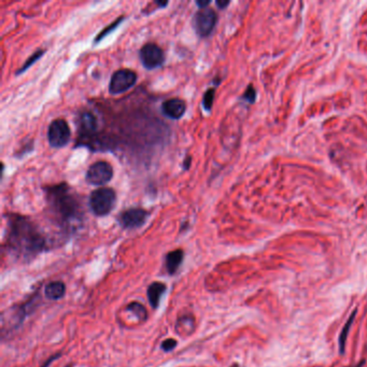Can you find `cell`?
<instances>
[{
  "label": "cell",
  "instance_id": "6da1fadb",
  "mask_svg": "<svg viewBox=\"0 0 367 367\" xmlns=\"http://www.w3.org/2000/svg\"><path fill=\"white\" fill-rule=\"evenodd\" d=\"M7 218V248L22 261H31L47 250V239L33 221L21 214L10 213Z\"/></svg>",
  "mask_w": 367,
  "mask_h": 367
},
{
  "label": "cell",
  "instance_id": "7a4b0ae2",
  "mask_svg": "<svg viewBox=\"0 0 367 367\" xmlns=\"http://www.w3.org/2000/svg\"><path fill=\"white\" fill-rule=\"evenodd\" d=\"M50 211L56 222L67 233L77 231L83 222V211L79 200L62 182L44 188Z\"/></svg>",
  "mask_w": 367,
  "mask_h": 367
},
{
  "label": "cell",
  "instance_id": "3957f363",
  "mask_svg": "<svg viewBox=\"0 0 367 367\" xmlns=\"http://www.w3.org/2000/svg\"><path fill=\"white\" fill-rule=\"evenodd\" d=\"M117 202V194L110 187L95 189L88 197V207L96 217H106L112 211Z\"/></svg>",
  "mask_w": 367,
  "mask_h": 367
},
{
  "label": "cell",
  "instance_id": "277c9868",
  "mask_svg": "<svg viewBox=\"0 0 367 367\" xmlns=\"http://www.w3.org/2000/svg\"><path fill=\"white\" fill-rule=\"evenodd\" d=\"M218 23V14L211 8L199 9L193 17V28L196 35L200 38H207L212 34Z\"/></svg>",
  "mask_w": 367,
  "mask_h": 367
},
{
  "label": "cell",
  "instance_id": "5b68a950",
  "mask_svg": "<svg viewBox=\"0 0 367 367\" xmlns=\"http://www.w3.org/2000/svg\"><path fill=\"white\" fill-rule=\"evenodd\" d=\"M71 130L68 123L62 119H56L51 122L48 128V140L54 149L64 148L70 141Z\"/></svg>",
  "mask_w": 367,
  "mask_h": 367
},
{
  "label": "cell",
  "instance_id": "8992f818",
  "mask_svg": "<svg viewBox=\"0 0 367 367\" xmlns=\"http://www.w3.org/2000/svg\"><path fill=\"white\" fill-rule=\"evenodd\" d=\"M137 73L134 70L127 68L119 69L111 75L109 82L110 95H120L127 92L137 83Z\"/></svg>",
  "mask_w": 367,
  "mask_h": 367
},
{
  "label": "cell",
  "instance_id": "52a82bcc",
  "mask_svg": "<svg viewBox=\"0 0 367 367\" xmlns=\"http://www.w3.org/2000/svg\"><path fill=\"white\" fill-rule=\"evenodd\" d=\"M113 178V167L108 162L99 161L88 167L85 180L91 185L103 186L109 183Z\"/></svg>",
  "mask_w": 367,
  "mask_h": 367
},
{
  "label": "cell",
  "instance_id": "ba28073f",
  "mask_svg": "<svg viewBox=\"0 0 367 367\" xmlns=\"http://www.w3.org/2000/svg\"><path fill=\"white\" fill-rule=\"evenodd\" d=\"M139 59L142 66L148 70L160 68L165 62V54L156 43H147L139 51Z\"/></svg>",
  "mask_w": 367,
  "mask_h": 367
},
{
  "label": "cell",
  "instance_id": "9c48e42d",
  "mask_svg": "<svg viewBox=\"0 0 367 367\" xmlns=\"http://www.w3.org/2000/svg\"><path fill=\"white\" fill-rule=\"evenodd\" d=\"M149 218V212L142 208H129L119 214L118 221L125 230H136L142 227Z\"/></svg>",
  "mask_w": 367,
  "mask_h": 367
},
{
  "label": "cell",
  "instance_id": "30bf717a",
  "mask_svg": "<svg viewBox=\"0 0 367 367\" xmlns=\"http://www.w3.org/2000/svg\"><path fill=\"white\" fill-rule=\"evenodd\" d=\"M161 110L163 115L170 120H180L186 111V104L181 98H170L162 104Z\"/></svg>",
  "mask_w": 367,
  "mask_h": 367
},
{
  "label": "cell",
  "instance_id": "8fae6325",
  "mask_svg": "<svg viewBox=\"0 0 367 367\" xmlns=\"http://www.w3.org/2000/svg\"><path fill=\"white\" fill-rule=\"evenodd\" d=\"M97 121L91 112L82 113L79 120V131L81 137H90L96 134Z\"/></svg>",
  "mask_w": 367,
  "mask_h": 367
},
{
  "label": "cell",
  "instance_id": "7c38bea8",
  "mask_svg": "<svg viewBox=\"0 0 367 367\" xmlns=\"http://www.w3.org/2000/svg\"><path fill=\"white\" fill-rule=\"evenodd\" d=\"M184 257V253L181 249H177L167 253L165 257V267L169 275H175L180 268Z\"/></svg>",
  "mask_w": 367,
  "mask_h": 367
},
{
  "label": "cell",
  "instance_id": "4fadbf2b",
  "mask_svg": "<svg viewBox=\"0 0 367 367\" xmlns=\"http://www.w3.org/2000/svg\"><path fill=\"white\" fill-rule=\"evenodd\" d=\"M165 291H166V286L163 282L156 281V282L150 284L148 291H147V294H148L149 303L152 308L156 309L160 306L162 295L165 293Z\"/></svg>",
  "mask_w": 367,
  "mask_h": 367
},
{
  "label": "cell",
  "instance_id": "5bb4252c",
  "mask_svg": "<svg viewBox=\"0 0 367 367\" xmlns=\"http://www.w3.org/2000/svg\"><path fill=\"white\" fill-rule=\"evenodd\" d=\"M66 294V286L62 281H52L44 287V296L48 300L59 301Z\"/></svg>",
  "mask_w": 367,
  "mask_h": 367
},
{
  "label": "cell",
  "instance_id": "9a60e30c",
  "mask_svg": "<svg viewBox=\"0 0 367 367\" xmlns=\"http://www.w3.org/2000/svg\"><path fill=\"white\" fill-rule=\"evenodd\" d=\"M357 313H358V309H354L353 312L350 314L349 319L347 320L346 324L344 325L343 330H341V332L339 334L338 349H339V354H341V356H344L345 352H346V343H347V339H348V335H349V332L351 330L353 322H354V320H356Z\"/></svg>",
  "mask_w": 367,
  "mask_h": 367
},
{
  "label": "cell",
  "instance_id": "2e32d148",
  "mask_svg": "<svg viewBox=\"0 0 367 367\" xmlns=\"http://www.w3.org/2000/svg\"><path fill=\"white\" fill-rule=\"evenodd\" d=\"M124 20H125V17H124V16H119V17L117 18V20H115V21H113L112 23H110V24L108 25V26H106V27H105L103 30H101L100 33L96 36V38H95V39H94V43H95V44H98L100 41H103L107 36L110 35V34L112 33V31H115V30L120 26V25H121V24L123 23V21H124Z\"/></svg>",
  "mask_w": 367,
  "mask_h": 367
},
{
  "label": "cell",
  "instance_id": "e0dca14e",
  "mask_svg": "<svg viewBox=\"0 0 367 367\" xmlns=\"http://www.w3.org/2000/svg\"><path fill=\"white\" fill-rule=\"evenodd\" d=\"M44 53H46V50H38V51H36V52H34L26 60V61L24 62L23 66L20 69H17L15 74L16 75H20V74L24 73L26 70H28V68H30L31 66H33L35 64V62H37L38 61H39L42 58V56L44 55Z\"/></svg>",
  "mask_w": 367,
  "mask_h": 367
},
{
  "label": "cell",
  "instance_id": "ac0fdd59",
  "mask_svg": "<svg viewBox=\"0 0 367 367\" xmlns=\"http://www.w3.org/2000/svg\"><path fill=\"white\" fill-rule=\"evenodd\" d=\"M126 309H127L128 311L134 313L136 315V317L138 318V320L140 321V322H144L145 320L148 319V311H147V309H145V307L142 305V304H140V303L132 302V303L129 304V305H127Z\"/></svg>",
  "mask_w": 367,
  "mask_h": 367
},
{
  "label": "cell",
  "instance_id": "d6986e66",
  "mask_svg": "<svg viewBox=\"0 0 367 367\" xmlns=\"http://www.w3.org/2000/svg\"><path fill=\"white\" fill-rule=\"evenodd\" d=\"M214 95H216V90H214V88H208L205 92L204 96H202V107H204V109L208 112H210L212 109Z\"/></svg>",
  "mask_w": 367,
  "mask_h": 367
},
{
  "label": "cell",
  "instance_id": "ffe728a7",
  "mask_svg": "<svg viewBox=\"0 0 367 367\" xmlns=\"http://www.w3.org/2000/svg\"><path fill=\"white\" fill-rule=\"evenodd\" d=\"M177 345H178L177 340H175L173 338H168L166 340H164L163 343L161 344V349L163 351H165V352H170V351H173L175 349Z\"/></svg>",
  "mask_w": 367,
  "mask_h": 367
},
{
  "label": "cell",
  "instance_id": "44dd1931",
  "mask_svg": "<svg viewBox=\"0 0 367 367\" xmlns=\"http://www.w3.org/2000/svg\"><path fill=\"white\" fill-rule=\"evenodd\" d=\"M255 97H256L255 90L252 87V85H249V87L246 88V91L245 92L243 98L248 101V103L252 104V103H254V101H255Z\"/></svg>",
  "mask_w": 367,
  "mask_h": 367
},
{
  "label": "cell",
  "instance_id": "7402d4cb",
  "mask_svg": "<svg viewBox=\"0 0 367 367\" xmlns=\"http://www.w3.org/2000/svg\"><path fill=\"white\" fill-rule=\"evenodd\" d=\"M191 164H192V156H185V159L182 162V168L183 170H188L191 168Z\"/></svg>",
  "mask_w": 367,
  "mask_h": 367
},
{
  "label": "cell",
  "instance_id": "603a6c76",
  "mask_svg": "<svg viewBox=\"0 0 367 367\" xmlns=\"http://www.w3.org/2000/svg\"><path fill=\"white\" fill-rule=\"evenodd\" d=\"M61 356V353H56V354H54V356H52V357H51L48 361H47V362L46 363H44V364H42L41 365V367H49L50 366V364L51 363H53L54 362V361H56V360H58L60 357Z\"/></svg>",
  "mask_w": 367,
  "mask_h": 367
},
{
  "label": "cell",
  "instance_id": "cb8c5ba5",
  "mask_svg": "<svg viewBox=\"0 0 367 367\" xmlns=\"http://www.w3.org/2000/svg\"><path fill=\"white\" fill-rule=\"evenodd\" d=\"M210 3H211L210 0H204V1H202V0H197V1H196V5H197L199 9H206Z\"/></svg>",
  "mask_w": 367,
  "mask_h": 367
},
{
  "label": "cell",
  "instance_id": "d4e9b609",
  "mask_svg": "<svg viewBox=\"0 0 367 367\" xmlns=\"http://www.w3.org/2000/svg\"><path fill=\"white\" fill-rule=\"evenodd\" d=\"M216 3H217L219 9H225L227 5L230 4V1H220V0H218Z\"/></svg>",
  "mask_w": 367,
  "mask_h": 367
},
{
  "label": "cell",
  "instance_id": "484cf974",
  "mask_svg": "<svg viewBox=\"0 0 367 367\" xmlns=\"http://www.w3.org/2000/svg\"><path fill=\"white\" fill-rule=\"evenodd\" d=\"M155 3H156L157 5H160L161 8H165L166 5L168 4V1H165V2H164V1H156Z\"/></svg>",
  "mask_w": 367,
  "mask_h": 367
},
{
  "label": "cell",
  "instance_id": "4316f807",
  "mask_svg": "<svg viewBox=\"0 0 367 367\" xmlns=\"http://www.w3.org/2000/svg\"><path fill=\"white\" fill-rule=\"evenodd\" d=\"M364 364H365V360H362V361H361V362H360V363L356 364V365H354V366H349V367H362V366H363Z\"/></svg>",
  "mask_w": 367,
  "mask_h": 367
},
{
  "label": "cell",
  "instance_id": "83f0119b",
  "mask_svg": "<svg viewBox=\"0 0 367 367\" xmlns=\"http://www.w3.org/2000/svg\"><path fill=\"white\" fill-rule=\"evenodd\" d=\"M231 367H240L238 364H233Z\"/></svg>",
  "mask_w": 367,
  "mask_h": 367
},
{
  "label": "cell",
  "instance_id": "f1b7e54d",
  "mask_svg": "<svg viewBox=\"0 0 367 367\" xmlns=\"http://www.w3.org/2000/svg\"><path fill=\"white\" fill-rule=\"evenodd\" d=\"M66 367H72L71 365H68V366H66Z\"/></svg>",
  "mask_w": 367,
  "mask_h": 367
}]
</instances>
